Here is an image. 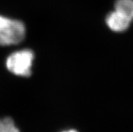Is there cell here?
Wrapping results in <instances>:
<instances>
[{"label":"cell","mask_w":133,"mask_h":132,"mask_svg":"<svg viewBox=\"0 0 133 132\" xmlns=\"http://www.w3.org/2000/svg\"><path fill=\"white\" fill-rule=\"evenodd\" d=\"M26 34L21 21L0 16V45L10 46L22 42Z\"/></svg>","instance_id":"obj_1"},{"label":"cell","mask_w":133,"mask_h":132,"mask_svg":"<svg viewBox=\"0 0 133 132\" xmlns=\"http://www.w3.org/2000/svg\"><path fill=\"white\" fill-rule=\"evenodd\" d=\"M115 9L131 21L133 20V0H117Z\"/></svg>","instance_id":"obj_4"},{"label":"cell","mask_w":133,"mask_h":132,"mask_svg":"<svg viewBox=\"0 0 133 132\" xmlns=\"http://www.w3.org/2000/svg\"><path fill=\"white\" fill-rule=\"evenodd\" d=\"M131 20L127 17L115 10L110 13L106 17V23L111 30L122 32L128 29Z\"/></svg>","instance_id":"obj_3"},{"label":"cell","mask_w":133,"mask_h":132,"mask_svg":"<svg viewBox=\"0 0 133 132\" xmlns=\"http://www.w3.org/2000/svg\"><path fill=\"white\" fill-rule=\"evenodd\" d=\"M19 129L16 126L14 121L10 117L0 119V132H18Z\"/></svg>","instance_id":"obj_5"},{"label":"cell","mask_w":133,"mask_h":132,"mask_svg":"<svg viewBox=\"0 0 133 132\" xmlns=\"http://www.w3.org/2000/svg\"><path fill=\"white\" fill-rule=\"evenodd\" d=\"M33 59V52L29 49H23L9 55L5 65L7 69L14 75L29 77L32 73Z\"/></svg>","instance_id":"obj_2"}]
</instances>
